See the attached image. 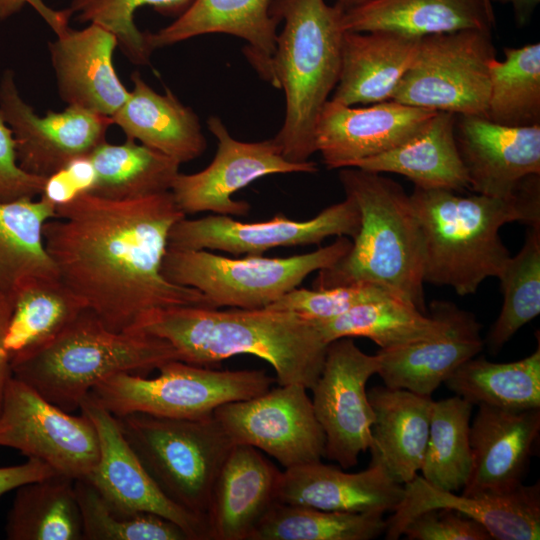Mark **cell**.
I'll use <instances>...</instances> for the list:
<instances>
[{
  "label": "cell",
  "instance_id": "20",
  "mask_svg": "<svg viewBox=\"0 0 540 540\" xmlns=\"http://www.w3.org/2000/svg\"><path fill=\"white\" fill-rule=\"evenodd\" d=\"M454 133L475 193L508 199L527 177L540 174V124L505 126L456 115Z\"/></svg>",
  "mask_w": 540,
  "mask_h": 540
},
{
  "label": "cell",
  "instance_id": "35",
  "mask_svg": "<svg viewBox=\"0 0 540 540\" xmlns=\"http://www.w3.org/2000/svg\"><path fill=\"white\" fill-rule=\"evenodd\" d=\"M89 158L95 172L90 193L111 200L137 199L170 191L181 165L131 139L122 144L105 141Z\"/></svg>",
  "mask_w": 540,
  "mask_h": 540
},
{
  "label": "cell",
  "instance_id": "24",
  "mask_svg": "<svg viewBox=\"0 0 540 540\" xmlns=\"http://www.w3.org/2000/svg\"><path fill=\"white\" fill-rule=\"evenodd\" d=\"M404 495L377 464L348 473L321 461L285 469L280 473L276 502L339 512H393Z\"/></svg>",
  "mask_w": 540,
  "mask_h": 540
},
{
  "label": "cell",
  "instance_id": "44",
  "mask_svg": "<svg viewBox=\"0 0 540 540\" xmlns=\"http://www.w3.org/2000/svg\"><path fill=\"white\" fill-rule=\"evenodd\" d=\"M389 298L397 299L385 289L369 283L325 289L297 287L266 308L295 312L311 320H328L356 306Z\"/></svg>",
  "mask_w": 540,
  "mask_h": 540
},
{
  "label": "cell",
  "instance_id": "41",
  "mask_svg": "<svg viewBox=\"0 0 540 540\" xmlns=\"http://www.w3.org/2000/svg\"><path fill=\"white\" fill-rule=\"evenodd\" d=\"M528 227L521 250L498 277L503 303L484 340L492 354L540 313V224Z\"/></svg>",
  "mask_w": 540,
  "mask_h": 540
},
{
  "label": "cell",
  "instance_id": "46",
  "mask_svg": "<svg viewBox=\"0 0 540 540\" xmlns=\"http://www.w3.org/2000/svg\"><path fill=\"white\" fill-rule=\"evenodd\" d=\"M45 179L18 165L13 134L0 111V201L40 196Z\"/></svg>",
  "mask_w": 540,
  "mask_h": 540
},
{
  "label": "cell",
  "instance_id": "19",
  "mask_svg": "<svg viewBox=\"0 0 540 540\" xmlns=\"http://www.w3.org/2000/svg\"><path fill=\"white\" fill-rule=\"evenodd\" d=\"M540 483L521 484L504 493L456 495L429 484L418 474L403 485L404 495L387 519L385 539L396 540L416 515L430 509L456 510L484 526L492 539L540 538Z\"/></svg>",
  "mask_w": 540,
  "mask_h": 540
},
{
  "label": "cell",
  "instance_id": "8",
  "mask_svg": "<svg viewBox=\"0 0 540 540\" xmlns=\"http://www.w3.org/2000/svg\"><path fill=\"white\" fill-rule=\"evenodd\" d=\"M351 245L348 237H337L328 246L283 258H231L204 249L168 247L162 273L172 283L201 292L212 308H266L311 273L334 265Z\"/></svg>",
  "mask_w": 540,
  "mask_h": 540
},
{
  "label": "cell",
  "instance_id": "14",
  "mask_svg": "<svg viewBox=\"0 0 540 540\" xmlns=\"http://www.w3.org/2000/svg\"><path fill=\"white\" fill-rule=\"evenodd\" d=\"M359 228L358 207L350 196H346L315 217L302 221L281 213L270 220L252 223L217 214L198 219L184 217L172 227L168 247L259 256L278 247L320 245L331 236L353 239Z\"/></svg>",
  "mask_w": 540,
  "mask_h": 540
},
{
  "label": "cell",
  "instance_id": "12",
  "mask_svg": "<svg viewBox=\"0 0 540 540\" xmlns=\"http://www.w3.org/2000/svg\"><path fill=\"white\" fill-rule=\"evenodd\" d=\"M378 354L364 353L345 337L331 341L311 389L312 404L325 434L324 457L342 468L355 466L371 447L374 413L366 384L378 373Z\"/></svg>",
  "mask_w": 540,
  "mask_h": 540
},
{
  "label": "cell",
  "instance_id": "17",
  "mask_svg": "<svg viewBox=\"0 0 540 540\" xmlns=\"http://www.w3.org/2000/svg\"><path fill=\"white\" fill-rule=\"evenodd\" d=\"M80 412L94 424L99 459L84 478L114 506L160 515L178 524L191 540H209L207 522L169 500L125 440L117 418L87 396Z\"/></svg>",
  "mask_w": 540,
  "mask_h": 540
},
{
  "label": "cell",
  "instance_id": "33",
  "mask_svg": "<svg viewBox=\"0 0 540 540\" xmlns=\"http://www.w3.org/2000/svg\"><path fill=\"white\" fill-rule=\"evenodd\" d=\"M11 303L4 339L10 363L49 343L86 308L60 277L25 284Z\"/></svg>",
  "mask_w": 540,
  "mask_h": 540
},
{
  "label": "cell",
  "instance_id": "6",
  "mask_svg": "<svg viewBox=\"0 0 540 540\" xmlns=\"http://www.w3.org/2000/svg\"><path fill=\"white\" fill-rule=\"evenodd\" d=\"M171 360L179 357L166 340L141 330L113 331L84 308L57 337L10 366L12 376L72 412L104 379L123 372L139 375Z\"/></svg>",
  "mask_w": 540,
  "mask_h": 540
},
{
  "label": "cell",
  "instance_id": "47",
  "mask_svg": "<svg viewBox=\"0 0 540 540\" xmlns=\"http://www.w3.org/2000/svg\"><path fill=\"white\" fill-rule=\"evenodd\" d=\"M95 172L89 155L69 162L58 172L46 178L40 197L56 208L83 193H90Z\"/></svg>",
  "mask_w": 540,
  "mask_h": 540
},
{
  "label": "cell",
  "instance_id": "29",
  "mask_svg": "<svg viewBox=\"0 0 540 540\" xmlns=\"http://www.w3.org/2000/svg\"><path fill=\"white\" fill-rule=\"evenodd\" d=\"M133 89L126 102L111 117L126 139L175 159L180 164L200 157L207 148L199 117L168 88L156 92L141 77L131 74Z\"/></svg>",
  "mask_w": 540,
  "mask_h": 540
},
{
  "label": "cell",
  "instance_id": "36",
  "mask_svg": "<svg viewBox=\"0 0 540 540\" xmlns=\"http://www.w3.org/2000/svg\"><path fill=\"white\" fill-rule=\"evenodd\" d=\"M74 479L54 474L17 488L5 525L9 540H83Z\"/></svg>",
  "mask_w": 540,
  "mask_h": 540
},
{
  "label": "cell",
  "instance_id": "38",
  "mask_svg": "<svg viewBox=\"0 0 540 540\" xmlns=\"http://www.w3.org/2000/svg\"><path fill=\"white\" fill-rule=\"evenodd\" d=\"M473 405L456 395L433 400L429 433L420 471L436 488L456 492L468 480L472 454L470 420Z\"/></svg>",
  "mask_w": 540,
  "mask_h": 540
},
{
  "label": "cell",
  "instance_id": "9",
  "mask_svg": "<svg viewBox=\"0 0 540 540\" xmlns=\"http://www.w3.org/2000/svg\"><path fill=\"white\" fill-rule=\"evenodd\" d=\"M158 376L118 373L98 383L89 397L115 417L144 413L202 419L229 402L268 391L274 378L264 370H214L181 360L162 364Z\"/></svg>",
  "mask_w": 540,
  "mask_h": 540
},
{
  "label": "cell",
  "instance_id": "42",
  "mask_svg": "<svg viewBox=\"0 0 540 540\" xmlns=\"http://www.w3.org/2000/svg\"><path fill=\"white\" fill-rule=\"evenodd\" d=\"M74 488L83 540H191L178 524L160 515L114 506L85 479L75 480Z\"/></svg>",
  "mask_w": 540,
  "mask_h": 540
},
{
  "label": "cell",
  "instance_id": "4",
  "mask_svg": "<svg viewBox=\"0 0 540 540\" xmlns=\"http://www.w3.org/2000/svg\"><path fill=\"white\" fill-rule=\"evenodd\" d=\"M339 179L356 203L360 228L349 251L318 272L312 289L369 283L427 314L423 233L403 187L381 173L342 168Z\"/></svg>",
  "mask_w": 540,
  "mask_h": 540
},
{
  "label": "cell",
  "instance_id": "1",
  "mask_svg": "<svg viewBox=\"0 0 540 540\" xmlns=\"http://www.w3.org/2000/svg\"><path fill=\"white\" fill-rule=\"evenodd\" d=\"M56 214L44 226L46 250L63 283L109 329L135 331L171 306L212 308L162 273L170 231L186 217L171 191L129 200L83 193Z\"/></svg>",
  "mask_w": 540,
  "mask_h": 540
},
{
  "label": "cell",
  "instance_id": "53",
  "mask_svg": "<svg viewBox=\"0 0 540 540\" xmlns=\"http://www.w3.org/2000/svg\"><path fill=\"white\" fill-rule=\"evenodd\" d=\"M485 1L487 2V4H489V5H491V6H492V4H491V3L489 2V0H485Z\"/></svg>",
  "mask_w": 540,
  "mask_h": 540
},
{
  "label": "cell",
  "instance_id": "15",
  "mask_svg": "<svg viewBox=\"0 0 540 540\" xmlns=\"http://www.w3.org/2000/svg\"><path fill=\"white\" fill-rule=\"evenodd\" d=\"M207 126L218 143L213 160L199 172H179L170 190L185 215L200 212L231 217L247 215L250 204L234 200V193L264 176L315 173L318 170L312 161H288L274 138L258 142L239 141L214 115L208 118Z\"/></svg>",
  "mask_w": 540,
  "mask_h": 540
},
{
  "label": "cell",
  "instance_id": "28",
  "mask_svg": "<svg viewBox=\"0 0 540 540\" xmlns=\"http://www.w3.org/2000/svg\"><path fill=\"white\" fill-rule=\"evenodd\" d=\"M367 394L374 413L371 462L404 485L421 469L433 399L387 386L373 387Z\"/></svg>",
  "mask_w": 540,
  "mask_h": 540
},
{
  "label": "cell",
  "instance_id": "16",
  "mask_svg": "<svg viewBox=\"0 0 540 540\" xmlns=\"http://www.w3.org/2000/svg\"><path fill=\"white\" fill-rule=\"evenodd\" d=\"M0 111L12 131L18 165L47 178L74 159L90 155L106 141L111 117L68 105L38 115L21 96L12 70L0 81Z\"/></svg>",
  "mask_w": 540,
  "mask_h": 540
},
{
  "label": "cell",
  "instance_id": "40",
  "mask_svg": "<svg viewBox=\"0 0 540 540\" xmlns=\"http://www.w3.org/2000/svg\"><path fill=\"white\" fill-rule=\"evenodd\" d=\"M490 63L486 118L505 126L540 124V43L504 48Z\"/></svg>",
  "mask_w": 540,
  "mask_h": 540
},
{
  "label": "cell",
  "instance_id": "31",
  "mask_svg": "<svg viewBox=\"0 0 540 540\" xmlns=\"http://www.w3.org/2000/svg\"><path fill=\"white\" fill-rule=\"evenodd\" d=\"M455 120V114L438 111L405 143L352 167L399 174L420 188L460 193L469 188V179L455 140Z\"/></svg>",
  "mask_w": 540,
  "mask_h": 540
},
{
  "label": "cell",
  "instance_id": "27",
  "mask_svg": "<svg viewBox=\"0 0 540 540\" xmlns=\"http://www.w3.org/2000/svg\"><path fill=\"white\" fill-rule=\"evenodd\" d=\"M419 41L388 31H345L339 79L330 99L348 106L390 100Z\"/></svg>",
  "mask_w": 540,
  "mask_h": 540
},
{
  "label": "cell",
  "instance_id": "30",
  "mask_svg": "<svg viewBox=\"0 0 540 540\" xmlns=\"http://www.w3.org/2000/svg\"><path fill=\"white\" fill-rule=\"evenodd\" d=\"M495 17L485 0H371L344 12V31H388L412 37L467 29L491 30Z\"/></svg>",
  "mask_w": 540,
  "mask_h": 540
},
{
  "label": "cell",
  "instance_id": "3",
  "mask_svg": "<svg viewBox=\"0 0 540 540\" xmlns=\"http://www.w3.org/2000/svg\"><path fill=\"white\" fill-rule=\"evenodd\" d=\"M409 198L424 238V282L459 296L501 275L511 257L499 235L502 226L540 224V174L527 177L508 199L416 186Z\"/></svg>",
  "mask_w": 540,
  "mask_h": 540
},
{
  "label": "cell",
  "instance_id": "25",
  "mask_svg": "<svg viewBox=\"0 0 540 540\" xmlns=\"http://www.w3.org/2000/svg\"><path fill=\"white\" fill-rule=\"evenodd\" d=\"M280 473L260 450L234 444L212 489L206 514L209 540H249L276 502Z\"/></svg>",
  "mask_w": 540,
  "mask_h": 540
},
{
  "label": "cell",
  "instance_id": "45",
  "mask_svg": "<svg viewBox=\"0 0 540 540\" xmlns=\"http://www.w3.org/2000/svg\"><path fill=\"white\" fill-rule=\"evenodd\" d=\"M402 536L409 540H491L482 524L449 508H435L416 515Z\"/></svg>",
  "mask_w": 540,
  "mask_h": 540
},
{
  "label": "cell",
  "instance_id": "7",
  "mask_svg": "<svg viewBox=\"0 0 540 540\" xmlns=\"http://www.w3.org/2000/svg\"><path fill=\"white\" fill-rule=\"evenodd\" d=\"M121 432L163 494L206 520L216 478L234 442L214 416L177 419L131 413Z\"/></svg>",
  "mask_w": 540,
  "mask_h": 540
},
{
  "label": "cell",
  "instance_id": "50",
  "mask_svg": "<svg viewBox=\"0 0 540 540\" xmlns=\"http://www.w3.org/2000/svg\"><path fill=\"white\" fill-rule=\"evenodd\" d=\"M12 311L10 299L0 292V406L6 383L12 376L10 361L4 351V339Z\"/></svg>",
  "mask_w": 540,
  "mask_h": 540
},
{
  "label": "cell",
  "instance_id": "39",
  "mask_svg": "<svg viewBox=\"0 0 540 540\" xmlns=\"http://www.w3.org/2000/svg\"><path fill=\"white\" fill-rule=\"evenodd\" d=\"M383 515L275 502L249 540H370L385 533L387 519Z\"/></svg>",
  "mask_w": 540,
  "mask_h": 540
},
{
  "label": "cell",
  "instance_id": "48",
  "mask_svg": "<svg viewBox=\"0 0 540 540\" xmlns=\"http://www.w3.org/2000/svg\"><path fill=\"white\" fill-rule=\"evenodd\" d=\"M57 474L45 462L28 458L20 465L0 467V496L18 487Z\"/></svg>",
  "mask_w": 540,
  "mask_h": 540
},
{
  "label": "cell",
  "instance_id": "2",
  "mask_svg": "<svg viewBox=\"0 0 540 540\" xmlns=\"http://www.w3.org/2000/svg\"><path fill=\"white\" fill-rule=\"evenodd\" d=\"M137 330L166 340L179 360L194 365L256 356L272 366L279 385L308 390L321 373L328 346L311 319L272 308L171 306L147 314Z\"/></svg>",
  "mask_w": 540,
  "mask_h": 540
},
{
  "label": "cell",
  "instance_id": "22",
  "mask_svg": "<svg viewBox=\"0 0 540 540\" xmlns=\"http://www.w3.org/2000/svg\"><path fill=\"white\" fill-rule=\"evenodd\" d=\"M539 432L540 408L479 405L470 424L472 462L462 494L504 493L523 484Z\"/></svg>",
  "mask_w": 540,
  "mask_h": 540
},
{
  "label": "cell",
  "instance_id": "34",
  "mask_svg": "<svg viewBox=\"0 0 540 540\" xmlns=\"http://www.w3.org/2000/svg\"><path fill=\"white\" fill-rule=\"evenodd\" d=\"M327 344L339 338L365 337L391 349L435 336L444 319L438 301L430 314L395 298L365 303L335 318L312 320Z\"/></svg>",
  "mask_w": 540,
  "mask_h": 540
},
{
  "label": "cell",
  "instance_id": "49",
  "mask_svg": "<svg viewBox=\"0 0 540 540\" xmlns=\"http://www.w3.org/2000/svg\"><path fill=\"white\" fill-rule=\"evenodd\" d=\"M26 5L31 6L58 34L69 27L71 17L67 9L55 10L50 8L44 0H0V20H6L9 17L20 12Z\"/></svg>",
  "mask_w": 540,
  "mask_h": 540
},
{
  "label": "cell",
  "instance_id": "43",
  "mask_svg": "<svg viewBox=\"0 0 540 540\" xmlns=\"http://www.w3.org/2000/svg\"><path fill=\"white\" fill-rule=\"evenodd\" d=\"M193 0H72L67 8L80 22L96 24L111 32L121 51L134 64L146 65L154 51L147 41V32L135 24V12L152 7L166 16H180Z\"/></svg>",
  "mask_w": 540,
  "mask_h": 540
},
{
  "label": "cell",
  "instance_id": "11",
  "mask_svg": "<svg viewBox=\"0 0 540 540\" xmlns=\"http://www.w3.org/2000/svg\"><path fill=\"white\" fill-rule=\"evenodd\" d=\"M0 446L39 459L58 474L84 479L99 459V439L83 413L71 415L11 376L0 406Z\"/></svg>",
  "mask_w": 540,
  "mask_h": 540
},
{
  "label": "cell",
  "instance_id": "51",
  "mask_svg": "<svg viewBox=\"0 0 540 540\" xmlns=\"http://www.w3.org/2000/svg\"><path fill=\"white\" fill-rule=\"evenodd\" d=\"M489 2L510 5L513 9L516 24L518 27H523L531 20L540 0H489Z\"/></svg>",
  "mask_w": 540,
  "mask_h": 540
},
{
  "label": "cell",
  "instance_id": "26",
  "mask_svg": "<svg viewBox=\"0 0 540 540\" xmlns=\"http://www.w3.org/2000/svg\"><path fill=\"white\" fill-rule=\"evenodd\" d=\"M272 0H193L185 12L157 32H147L153 50L211 33L229 34L247 42L250 64L268 81L279 21L271 15Z\"/></svg>",
  "mask_w": 540,
  "mask_h": 540
},
{
  "label": "cell",
  "instance_id": "13",
  "mask_svg": "<svg viewBox=\"0 0 540 540\" xmlns=\"http://www.w3.org/2000/svg\"><path fill=\"white\" fill-rule=\"evenodd\" d=\"M307 390L300 384L279 385L221 405L213 416L235 444L263 451L285 469L321 461L325 434Z\"/></svg>",
  "mask_w": 540,
  "mask_h": 540
},
{
  "label": "cell",
  "instance_id": "32",
  "mask_svg": "<svg viewBox=\"0 0 540 540\" xmlns=\"http://www.w3.org/2000/svg\"><path fill=\"white\" fill-rule=\"evenodd\" d=\"M56 208L40 197L0 201V292L10 301L25 284L58 278L44 242V226Z\"/></svg>",
  "mask_w": 540,
  "mask_h": 540
},
{
  "label": "cell",
  "instance_id": "10",
  "mask_svg": "<svg viewBox=\"0 0 540 540\" xmlns=\"http://www.w3.org/2000/svg\"><path fill=\"white\" fill-rule=\"evenodd\" d=\"M494 58L490 30L467 29L421 37L416 55L390 100L486 118L490 63Z\"/></svg>",
  "mask_w": 540,
  "mask_h": 540
},
{
  "label": "cell",
  "instance_id": "37",
  "mask_svg": "<svg viewBox=\"0 0 540 540\" xmlns=\"http://www.w3.org/2000/svg\"><path fill=\"white\" fill-rule=\"evenodd\" d=\"M472 405L522 411L540 408V345L529 356L509 363L473 357L444 382Z\"/></svg>",
  "mask_w": 540,
  "mask_h": 540
},
{
  "label": "cell",
  "instance_id": "18",
  "mask_svg": "<svg viewBox=\"0 0 540 540\" xmlns=\"http://www.w3.org/2000/svg\"><path fill=\"white\" fill-rule=\"evenodd\" d=\"M436 112L394 100L353 107L329 99L316 122V152L328 169L352 167L405 143Z\"/></svg>",
  "mask_w": 540,
  "mask_h": 540
},
{
  "label": "cell",
  "instance_id": "23",
  "mask_svg": "<svg viewBox=\"0 0 540 540\" xmlns=\"http://www.w3.org/2000/svg\"><path fill=\"white\" fill-rule=\"evenodd\" d=\"M49 43L58 93L70 106L112 117L130 91L113 65L115 36L96 24L81 30L67 27Z\"/></svg>",
  "mask_w": 540,
  "mask_h": 540
},
{
  "label": "cell",
  "instance_id": "21",
  "mask_svg": "<svg viewBox=\"0 0 540 540\" xmlns=\"http://www.w3.org/2000/svg\"><path fill=\"white\" fill-rule=\"evenodd\" d=\"M444 325L433 337L380 349L378 375L385 386L432 395L467 360L484 347L476 317L450 301L438 300Z\"/></svg>",
  "mask_w": 540,
  "mask_h": 540
},
{
  "label": "cell",
  "instance_id": "52",
  "mask_svg": "<svg viewBox=\"0 0 540 540\" xmlns=\"http://www.w3.org/2000/svg\"><path fill=\"white\" fill-rule=\"evenodd\" d=\"M371 0H336V4L345 12L352 8L363 5Z\"/></svg>",
  "mask_w": 540,
  "mask_h": 540
},
{
  "label": "cell",
  "instance_id": "5",
  "mask_svg": "<svg viewBox=\"0 0 540 540\" xmlns=\"http://www.w3.org/2000/svg\"><path fill=\"white\" fill-rule=\"evenodd\" d=\"M270 13L283 22L268 79L285 95L274 140L288 161L304 163L316 152V122L339 79L344 11L325 0H272Z\"/></svg>",
  "mask_w": 540,
  "mask_h": 540
}]
</instances>
